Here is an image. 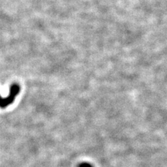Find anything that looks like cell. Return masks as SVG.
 <instances>
[{
    "label": "cell",
    "instance_id": "1",
    "mask_svg": "<svg viewBox=\"0 0 167 167\" xmlns=\"http://www.w3.org/2000/svg\"><path fill=\"white\" fill-rule=\"evenodd\" d=\"M20 91V86L17 84H13L10 87V92L6 98H2L0 95V108L4 109L7 107L9 104H12L15 100V98L17 97Z\"/></svg>",
    "mask_w": 167,
    "mask_h": 167
},
{
    "label": "cell",
    "instance_id": "2",
    "mask_svg": "<svg viewBox=\"0 0 167 167\" xmlns=\"http://www.w3.org/2000/svg\"><path fill=\"white\" fill-rule=\"evenodd\" d=\"M79 167H93V166L88 163H82L79 164Z\"/></svg>",
    "mask_w": 167,
    "mask_h": 167
}]
</instances>
